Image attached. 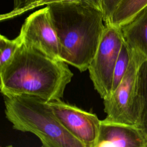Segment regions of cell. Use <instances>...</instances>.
<instances>
[{"label":"cell","instance_id":"obj_4","mask_svg":"<svg viewBox=\"0 0 147 147\" xmlns=\"http://www.w3.org/2000/svg\"><path fill=\"white\" fill-rule=\"evenodd\" d=\"M129 52L130 60L125 75L111 95L103 99L104 111L107 115L104 120L136 126L138 119L137 74L140 64L147 59L138 52Z\"/></svg>","mask_w":147,"mask_h":147},{"label":"cell","instance_id":"obj_17","mask_svg":"<svg viewBox=\"0 0 147 147\" xmlns=\"http://www.w3.org/2000/svg\"><path fill=\"white\" fill-rule=\"evenodd\" d=\"M78 1V0H61V1H63V2H71V1Z\"/></svg>","mask_w":147,"mask_h":147},{"label":"cell","instance_id":"obj_11","mask_svg":"<svg viewBox=\"0 0 147 147\" xmlns=\"http://www.w3.org/2000/svg\"><path fill=\"white\" fill-rule=\"evenodd\" d=\"M146 6L147 0H121L108 24L120 28Z\"/></svg>","mask_w":147,"mask_h":147},{"label":"cell","instance_id":"obj_15","mask_svg":"<svg viewBox=\"0 0 147 147\" xmlns=\"http://www.w3.org/2000/svg\"><path fill=\"white\" fill-rule=\"evenodd\" d=\"M121 0H102V13L105 24H109L111 17Z\"/></svg>","mask_w":147,"mask_h":147},{"label":"cell","instance_id":"obj_16","mask_svg":"<svg viewBox=\"0 0 147 147\" xmlns=\"http://www.w3.org/2000/svg\"><path fill=\"white\" fill-rule=\"evenodd\" d=\"M94 6L100 9L102 11V0H83Z\"/></svg>","mask_w":147,"mask_h":147},{"label":"cell","instance_id":"obj_8","mask_svg":"<svg viewBox=\"0 0 147 147\" xmlns=\"http://www.w3.org/2000/svg\"><path fill=\"white\" fill-rule=\"evenodd\" d=\"M147 147L140 130L133 125L101 120L95 147Z\"/></svg>","mask_w":147,"mask_h":147},{"label":"cell","instance_id":"obj_2","mask_svg":"<svg viewBox=\"0 0 147 147\" xmlns=\"http://www.w3.org/2000/svg\"><path fill=\"white\" fill-rule=\"evenodd\" d=\"M61 47L63 61L80 72L88 69L105 28L102 10L83 1L47 5Z\"/></svg>","mask_w":147,"mask_h":147},{"label":"cell","instance_id":"obj_1","mask_svg":"<svg viewBox=\"0 0 147 147\" xmlns=\"http://www.w3.org/2000/svg\"><path fill=\"white\" fill-rule=\"evenodd\" d=\"M74 76L68 64L21 44L9 64L0 71L4 96L28 95L48 102L61 99Z\"/></svg>","mask_w":147,"mask_h":147},{"label":"cell","instance_id":"obj_5","mask_svg":"<svg viewBox=\"0 0 147 147\" xmlns=\"http://www.w3.org/2000/svg\"><path fill=\"white\" fill-rule=\"evenodd\" d=\"M123 39L120 28L105 24V28L88 70L95 90L103 99L110 96L113 77Z\"/></svg>","mask_w":147,"mask_h":147},{"label":"cell","instance_id":"obj_3","mask_svg":"<svg viewBox=\"0 0 147 147\" xmlns=\"http://www.w3.org/2000/svg\"><path fill=\"white\" fill-rule=\"evenodd\" d=\"M5 106L13 127L34 134L43 147H84L63 126L46 100L28 95L5 96Z\"/></svg>","mask_w":147,"mask_h":147},{"label":"cell","instance_id":"obj_12","mask_svg":"<svg viewBox=\"0 0 147 147\" xmlns=\"http://www.w3.org/2000/svg\"><path fill=\"white\" fill-rule=\"evenodd\" d=\"M61 0H13V9L9 13L1 16V20H6L19 16L34 8L47 6Z\"/></svg>","mask_w":147,"mask_h":147},{"label":"cell","instance_id":"obj_10","mask_svg":"<svg viewBox=\"0 0 147 147\" xmlns=\"http://www.w3.org/2000/svg\"><path fill=\"white\" fill-rule=\"evenodd\" d=\"M138 119L136 127L147 142V59L140 64L137 74Z\"/></svg>","mask_w":147,"mask_h":147},{"label":"cell","instance_id":"obj_14","mask_svg":"<svg viewBox=\"0 0 147 147\" xmlns=\"http://www.w3.org/2000/svg\"><path fill=\"white\" fill-rule=\"evenodd\" d=\"M21 45L18 38L10 40L0 36V71L3 70L12 60L17 49Z\"/></svg>","mask_w":147,"mask_h":147},{"label":"cell","instance_id":"obj_13","mask_svg":"<svg viewBox=\"0 0 147 147\" xmlns=\"http://www.w3.org/2000/svg\"><path fill=\"white\" fill-rule=\"evenodd\" d=\"M130 60V52L123 41L114 69L111 94L114 91L122 80L128 68Z\"/></svg>","mask_w":147,"mask_h":147},{"label":"cell","instance_id":"obj_6","mask_svg":"<svg viewBox=\"0 0 147 147\" xmlns=\"http://www.w3.org/2000/svg\"><path fill=\"white\" fill-rule=\"evenodd\" d=\"M20 43L52 59L62 60L61 47L47 6L26 18L17 36Z\"/></svg>","mask_w":147,"mask_h":147},{"label":"cell","instance_id":"obj_9","mask_svg":"<svg viewBox=\"0 0 147 147\" xmlns=\"http://www.w3.org/2000/svg\"><path fill=\"white\" fill-rule=\"evenodd\" d=\"M120 29L129 51L138 52L147 59V6Z\"/></svg>","mask_w":147,"mask_h":147},{"label":"cell","instance_id":"obj_7","mask_svg":"<svg viewBox=\"0 0 147 147\" xmlns=\"http://www.w3.org/2000/svg\"><path fill=\"white\" fill-rule=\"evenodd\" d=\"M49 103L63 126L84 147H95L101 120L95 114L65 103L61 99L50 101Z\"/></svg>","mask_w":147,"mask_h":147}]
</instances>
